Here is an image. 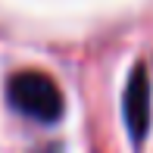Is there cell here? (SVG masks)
I'll return each mask as SVG.
<instances>
[{
    "label": "cell",
    "mask_w": 153,
    "mask_h": 153,
    "mask_svg": "<svg viewBox=\"0 0 153 153\" xmlns=\"http://www.w3.org/2000/svg\"><path fill=\"white\" fill-rule=\"evenodd\" d=\"M6 100L25 119H34L41 125H53L62 119V91L56 88V81L44 72H34V69H25V72H16L10 81H6Z\"/></svg>",
    "instance_id": "cell-1"
},
{
    "label": "cell",
    "mask_w": 153,
    "mask_h": 153,
    "mask_svg": "<svg viewBox=\"0 0 153 153\" xmlns=\"http://www.w3.org/2000/svg\"><path fill=\"white\" fill-rule=\"evenodd\" d=\"M122 116H125V128H128L131 144L141 147L150 131V78H147L144 62H137L128 75V85L122 94Z\"/></svg>",
    "instance_id": "cell-2"
},
{
    "label": "cell",
    "mask_w": 153,
    "mask_h": 153,
    "mask_svg": "<svg viewBox=\"0 0 153 153\" xmlns=\"http://www.w3.org/2000/svg\"><path fill=\"white\" fill-rule=\"evenodd\" d=\"M38 153H62V147L59 144H47V147H41Z\"/></svg>",
    "instance_id": "cell-3"
}]
</instances>
